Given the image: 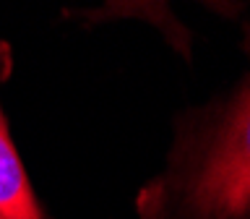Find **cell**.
<instances>
[{"mask_svg": "<svg viewBox=\"0 0 250 219\" xmlns=\"http://www.w3.org/2000/svg\"><path fill=\"white\" fill-rule=\"evenodd\" d=\"M0 219H5V217H3V214H0Z\"/></svg>", "mask_w": 250, "mask_h": 219, "instance_id": "cell-3", "label": "cell"}, {"mask_svg": "<svg viewBox=\"0 0 250 219\" xmlns=\"http://www.w3.org/2000/svg\"><path fill=\"white\" fill-rule=\"evenodd\" d=\"M0 214L5 219H44L26 167L11 138L3 105H0Z\"/></svg>", "mask_w": 250, "mask_h": 219, "instance_id": "cell-2", "label": "cell"}, {"mask_svg": "<svg viewBox=\"0 0 250 219\" xmlns=\"http://www.w3.org/2000/svg\"><path fill=\"white\" fill-rule=\"evenodd\" d=\"M136 209L138 219H250V76L190 117Z\"/></svg>", "mask_w": 250, "mask_h": 219, "instance_id": "cell-1", "label": "cell"}]
</instances>
